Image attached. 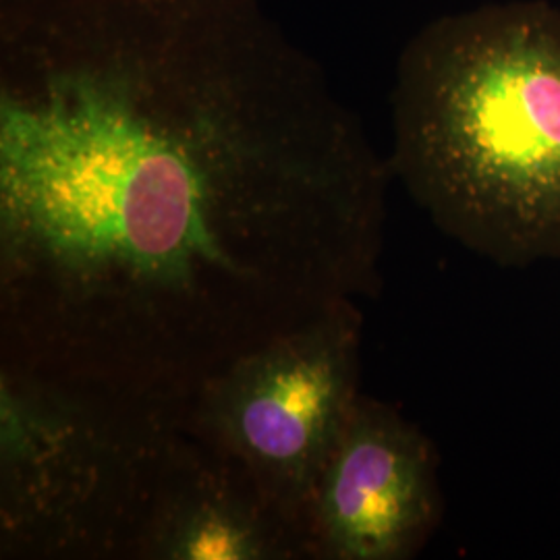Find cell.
I'll return each instance as SVG.
<instances>
[{"instance_id":"6da1fadb","label":"cell","mask_w":560,"mask_h":560,"mask_svg":"<svg viewBox=\"0 0 560 560\" xmlns=\"http://www.w3.org/2000/svg\"><path fill=\"white\" fill-rule=\"evenodd\" d=\"M390 173L261 0L0 9V361L189 407L376 293Z\"/></svg>"},{"instance_id":"7a4b0ae2","label":"cell","mask_w":560,"mask_h":560,"mask_svg":"<svg viewBox=\"0 0 560 560\" xmlns=\"http://www.w3.org/2000/svg\"><path fill=\"white\" fill-rule=\"evenodd\" d=\"M390 171L442 233L502 266L560 260V9L444 15L405 46Z\"/></svg>"},{"instance_id":"3957f363","label":"cell","mask_w":560,"mask_h":560,"mask_svg":"<svg viewBox=\"0 0 560 560\" xmlns=\"http://www.w3.org/2000/svg\"><path fill=\"white\" fill-rule=\"evenodd\" d=\"M187 413L0 361V559L138 560Z\"/></svg>"},{"instance_id":"277c9868","label":"cell","mask_w":560,"mask_h":560,"mask_svg":"<svg viewBox=\"0 0 560 560\" xmlns=\"http://www.w3.org/2000/svg\"><path fill=\"white\" fill-rule=\"evenodd\" d=\"M360 301L241 355L201 384L189 430L237 460L305 527L322 467L360 400Z\"/></svg>"},{"instance_id":"5b68a950","label":"cell","mask_w":560,"mask_h":560,"mask_svg":"<svg viewBox=\"0 0 560 560\" xmlns=\"http://www.w3.org/2000/svg\"><path fill=\"white\" fill-rule=\"evenodd\" d=\"M436 451L397 409L361 395L305 511L312 560H409L441 521Z\"/></svg>"},{"instance_id":"8992f818","label":"cell","mask_w":560,"mask_h":560,"mask_svg":"<svg viewBox=\"0 0 560 560\" xmlns=\"http://www.w3.org/2000/svg\"><path fill=\"white\" fill-rule=\"evenodd\" d=\"M138 560H312V552L301 521L243 465L189 430L162 483Z\"/></svg>"},{"instance_id":"52a82bcc","label":"cell","mask_w":560,"mask_h":560,"mask_svg":"<svg viewBox=\"0 0 560 560\" xmlns=\"http://www.w3.org/2000/svg\"><path fill=\"white\" fill-rule=\"evenodd\" d=\"M20 2H25V0H0V9H7V7H15V4H20Z\"/></svg>"}]
</instances>
